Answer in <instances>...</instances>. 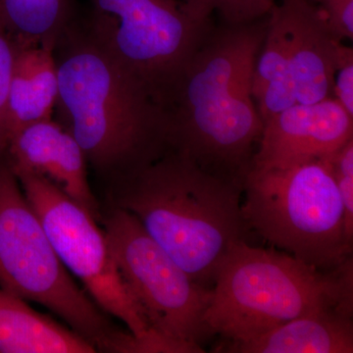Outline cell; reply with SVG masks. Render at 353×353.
Returning <instances> with one entry per match:
<instances>
[{
  "label": "cell",
  "instance_id": "cell-1",
  "mask_svg": "<svg viewBox=\"0 0 353 353\" xmlns=\"http://www.w3.org/2000/svg\"><path fill=\"white\" fill-rule=\"evenodd\" d=\"M267 19L214 28L165 109L171 150L241 192L263 130L252 88Z\"/></svg>",
  "mask_w": 353,
  "mask_h": 353
},
{
  "label": "cell",
  "instance_id": "cell-2",
  "mask_svg": "<svg viewBox=\"0 0 353 353\" xmlns=\"http://www.w3.org/2000/svg\"><path fill=\"white\" fill-rule=\"evenodd\" d=\"M59 122L106 183L170 150L166 112L78 20L55 46Z\"/></svg>",
  "mask_w": 353,
  "mask_h": 353
},
{
  "label": "cell",
  "instance_id": "cell-3",
  "mask_svg": "<svg viewBox=\"0 0 353 353\" xmlns=\"http://www.w3.org/2000/svg\"><path fill=\"white\" fill-rule=\"evenodd\" d=\"M106 188L110 206L134 216L202 287L212 289L228 252L245 241L243 192L171 148Z\"/></svg>",
  "mask_w": 353,
  "mask_h": 353
},
{
  "label": "cell",
  "instance_id": "cell-4",
  "mask_svg": "<svg viewBox=\"0 0 353 353\" xmlns=\"http://www.w3.org/2000/svg\"><path fill=\"white\" fill-rule=\"evenodd\" d=\"M352 259L325 272L288 253L241 241L221 264L204 322L229 343L256 338L301 316L353 308Z\"/></svg>",
  "mask_w": 353,
  "mask_h": 353
},
{
  "label": "cell",
  "instance_id": "cell-5",
  "mask_svg": "<svg viewBox=\"0 0 353 353\" xmlns=\"http://www.w3.org/2000/svg\"><path fill=\"white\" fill-rule=\"evenodd\" d=\"M0 289L48 308L97 352H131L132 334L111 321L57 256L6 153L0 157Z\"/></svg>",
  "mask_w": 353,
  "mask_h": 353
},
{
  "label": "cell",
  "instance_id": "cell-6",
  "mask_svg": "<svg viewBox=\"0 0 353 353\" xmlns=\"http://www.w3.org/2000/svg\"><path fill=\"white\" fill-rule=\"evenodd\" d=\"M243 194L246 228L323 271L352 259L345 211L326 157L283 168H252Z\"/></svg>",
  "mask_w": 353,
  "mask_h": 353
},
{
  "label": "cell",
  "instance_id": "cell-7",
  "mask_svg": "<svg viewBox=\"0 0 353 353\" xmlns=\"http://www.w3.org/2000/svg\"><path fill=\"white\" fill-rule=\"evenodd\" d=\"M88 36L166 109L192 58L214 30L178 0H88Z\"/></svg>",
  "mask_w": 353,
  "mask_h": 353
},
{
  "label": "cell",
  "instance_id": "cell-8",
  "mask_svg": "<svg viewBox=\"0 0 353 353\" xmlns=\"http://www.w3.org/2000/svg\"><path fill=\"white\" fill-rule=\"evenodd\" d=\"M57 256L106 314L124 323L143 353H183L182 341L153 329L121 275L105 232L85 209L43 176L14 172Z\"/></svg>",
  "mask_w": 353,
  "mask_h": 353
},
{
  "label": "cell",
  "instance_id": "cell-9",
  "mask_svg": "<svg viewBox=\"0 0 353 353\" xmlns=\"http://www.w3.org/2000/svg\"><path fill=\"white\" fill-rule=\"evenodd\" d=\"M101 224L121 275L150 326L201 345L211 336L204 314L212 289L194 282L126 211L110 206Z\"/></svg>",
  "mask_w": 353,
  "mask_h": 353
},
{
  "label": "cell",
  "instance_id": "cell-10",
  "mask_svg": "<svg viewBox=\"0 0 353 353\" xmlns=\"http://www.w3.org/2000/svg\"><path fill=\"white\" fill-rule=\"evenodd\" d=\"M353 139V116L334 97L296 103L263 121L252 168H283L331 154Z\"/></svg>",
  "mask_w": 353,
  "mask_h": 353
},
{
  "label": "cell",
  "instance_id": "cell-11",
  "mask_svg": "<svg viewBox=\"0 0 353 353\" xmlns=\"http://www.w3.org/2000/svg\"><path fill=\"white\" fill-rule=\"evenodd\" d=\"M14 172L43 176L101 224L102 211L88 183L81 146L57 121L46 120L18 132L6 150Z\"/></svg>",
  "mask_w": 353,
  "mask_h": 353
},
{
  "label": "cell",
  "instance_id": "cell-12",
  "mask_svg": "<svg viewBox=\"0 0 353 353\" xmlns=\"http://www.w3.org/2000/svg\"><path fill=\"white\" fill-rule=\"evenodd\" d=\"M289 34L296 103L333 97L336 46L314 0H279Z\"/></svg>",
  "mask_w": 353,
  "mask_h": 353
},
{
  "label": "cell",
  "instance_id": "cell-13",
  "mask_svg": "<svg viewBox=\"0 0 353 353\" xmlns=\"http://www.w3.org/2000/svg\"><path fill=\"white\" fill-rule=\"evenodd\" d=\"M216 352L236 353H352V311L334 308L301 316Z\"/></svg>",
  "mask_w": 353,
  "mask_h": 353
},
{
  "label": "cell",
  "instance_id": "cell-14",
  "mask_svg": "<svg viewBox=\"0 0 353 353\" xmlns=\"http://www.w3.org/2000/svg\"><path fill=\"white\" fill-rule=\"evenodd\" d=\"M58 97L54 53L43 46H16L8 97L11 139L30 125L52 119Z\"/></svg>",
  "mask_w": 353,
  "mask_h": 353
},
{
  "label": "cell",
  "instance_id": "cell-15",
  "mask_svg": "<svg viewBox=\"0 0 353 353\" xmlns=\"http://www.w3.org/2000/svg\"><path fill=\"white\" fill-rule=\"evenodd\" d=\"M94 352V345L70 327L0 289V353Z\"/></svg>",
  "mask_w": 353,
  "mask_h": 353
},
{
  "label": "cell",
  "instance_id": "cell-16",
  "mask_svg": "<svg viewBox=\"0 0 353 353\" xmlns=\"http://www.w3.org/2000/svg\"><path fill=\"white\" fill-rule=\"evenodd\" d=\"M252 92L263 121L296 104L289 34L279 3L267 19L263 43L253 70Z\"/></svg>",
  "mask_w": 353,
  "mask_h": 353
},
{
  "label": "cell",
  "instance_id": "cell-17",
  "mask_svg": "<svg viewBox=\"0 0 353 353\" xmlns=\"http://www.w3.org/2000/svg\"><path fill=\"white\" fill-rule=\"evenodd\" d=\"M76 21L75 0H0V25L17 48L53 50Z\"/></svg>",
  "mask_w": 353,
  "mask_h": 353
},
{
  "label": "cell",
  "instance_id": "cell-18",
  "mask_svg": "<svg viewBox=\"0 0 353 353\" xmlns=\"http://www.w3.org/2000/svg\"><path fill=\"white\" fill-rule=\"evenodd\" d=\"M196 19L213 23L217 14L225 26L252 24L265 18L279 0H178Z\"/></svg>",
  "mask_w": 353,
  "mask_h": 353
},
{
  "label": "cell",
  "instance_id": "cell-19",
  "mask_svg": "<svg viewBox=\"0 0 353 353\" xmlns=\"http://www.w3.org/2000/svg\"><path fill=\"white\" fill-rule=\"evenodd\" d=\"M345 211V230L353 241V139L327 155Z\"/></svg>",
  "mask_w": 353,
  "mask_h": 353
},
{
  "label": "cell",
  "instance_id": "cell-20",
  "mask_svg": "<svg viewBox=\"0 0 353 353\" xmlns=\"http://www.w3.org/2000/svg\"><path fill=\"white\" fill-rule=\"evenodd\" d=\"M16 46L0 25V157L6 154L10 143L8 127L9 83Z\"/></svg>",
  "mask_w": 353,
  "mask_h": 353
},
{
  "label": "cell",
  "instance_id": "cell-21",
  "mask_svg": "<svg viewBox=\"0 0 353 353\" xmlns=\"http://www.w3.org/2000/svg\"><path fill=\"white\" fill-rule=\"evenodd\" d=\"M333 97L353 116V50L341 41L336 46Z\"/></svg>",
  "mask_w": 353,
  "mask_h": 353
},
{
  "label": "cell",
  "instance_id": "cell-22",
  "mask_svg": "<svg viewBox=\"0 0 353 353\" xmlns=\"http://www.w3.org/2000/svg\"><path fill=\"white\" fill-rule=\"evenodd\" d=\"M332 36L343 43L353 39V0H314Z\"/></svg>",
  "mask_w": 353,
  "mask_h": 353
}]
</instances>
